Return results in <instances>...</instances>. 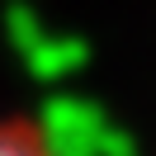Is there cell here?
<instances>
[{
    "mask_svg": "<svg viewBox=\"0 0 156 156\" xmlns=\"http://www.w3.org/2000/svg\"><path fill=\"white\" fill-rule=\"evenodd\" d=\"M0 156H57V147L33 118L0 114Z\"/></svg>",
    "mask_w": 156,
    "mask_h": 156,
    "instance_id": "6da1fadb",
    "label": "cell"
}]
</instances>
